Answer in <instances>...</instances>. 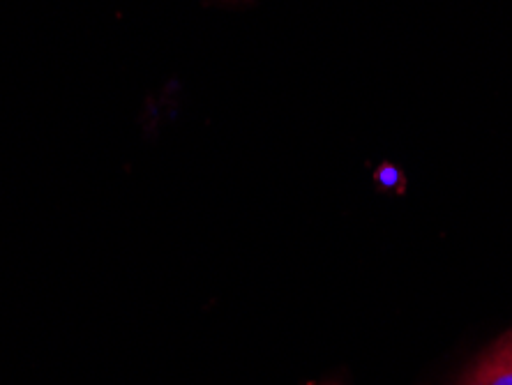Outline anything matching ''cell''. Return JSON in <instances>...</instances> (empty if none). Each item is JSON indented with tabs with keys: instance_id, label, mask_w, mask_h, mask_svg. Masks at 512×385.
Returning a JSON list of instances; mask_svg holds the SVG:
<instances>
[{
	"instance_id": "1",
	"label": "cell",
	"mask_w": 512,
	"mask_h": 385,
	"mask_svg": "<svg viewBox=\"0 0 512 385\" xmlns=\"http://www.w3.org/2000/svg\"><path fill=\"white\" fill-rule=\"evenodd\" d=\"M466 385H512V335L494 346Z\"/></svg>"
},
{
	"instance_id": "2",
	"label": "cell",
	"mask_w": 512,
	"mask_h": 385,
	"mask_svg": "<svg viewBox=\"0 0 512 385\" xmlns=\"http://www.w3.org/2000/svg\"><path fill=\"white\" fill-rule=\"evenodd\" d=\"M326 385H333V383H326Z\"/></svg>"
}]
</instances>
